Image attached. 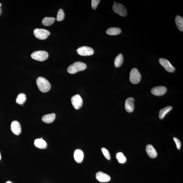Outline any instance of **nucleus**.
I'll list each match as a JSON object with an SVG mask.
<instances>
[{"instance_id": "nucleus-1", "label": "nucleus", "mask_w": 183, "mask_h": 183, "mask_svg": "<svg viewBox=\"0 0 183 183\" xmlns=\"http://www.w3.org/2000/svg\"><path fill=\"white\" fill-rule=\"evenodd\" d=\"M87 65L82 62H74L68 67L67 71L71 74H75L77 72L84 70L86 69Z\"/></svg>"}, {"instance_id": "nucleus-2", "label": "nucleus", "mask_w": 183, "mask_h": 183, "mask_svg": "<svg viewBox=\"0 0 183 183\" xmlns=\"http://www.w3.org/2000/svg\"><path fill=\"white\" fill-rule=\"evenodd\" d=\"M37 83L38 89L42 92H48L51 89L50 83L46 79L43 77H40L38 78L37 79Z\"/></svg>"}, {"instance_id": "nucleus-3", "label": "nucleus", "mask_w": 183, "mask_h": 183, "mask_svg": "<svg viewBox=\"0 0 183 183\" xmlns=\"http://www.w3.org/2000/svg\"><path fill=\"white\" fill-rule=\"evenodd\" d=\"M49 55L47 52L44 51H38L34 52L31 54V57L33 59L43 62L48 58Z\"/></svg>"}, {"instance_id": "nucleus-4", "label": "nucleus", "mask_w": 183, "mask_h": 183, "mask_svg": "<svg viewBox=\"0 0 183 183\" xmlns=\"http://www.w3.org/2000/svg\"><path fill=\"white\" fill-rule=\"evenodd\" d=\"M36 37L40 40L47 39L50 33L48 30L43 29H35L33 32Z\"/></svg>"}, {"instance_id": "nucleus-5", "label": "nucleus", "mask_w": 183, "mask_h": 183, "mask_svg": "<svg viewBox=\"0 0 183 183\" xmlns=\"http://www.w3.org/2000/svg\"><path fill=\"white\" fill-rule=\"evenodd\" d=\"M141 75L138 70L137 69L133 68L130 73V80L133 84H136L139 83L141 81Z\"/></svg>"}, {"instance_id": "nucleus-6", "label": "nucleus", "mask_w": 183, "mask_h": 183, "mask_svg": "<svg viewBox=\"0 0 183 183\" xmlns=\"http://www.w3.org/2000/svg\"><path fill=\"white\" fill-rule=\"evenodd\" d=\"M113 9L115 13L121 17H125L127 14V11L126 8L121 4L116 3L114 4L113 6Z\"/></svg>"}, {"instance_id": "nucleus-7", "label": "nucleus", "mask_w": 183, "mask_h": 183, "mask_svg": "<svg viewBox=\"0 0 183 183\" xmlns=\"http://www.w3.org/2000/svg\"><path fill=\"white\" fill-rule=\"evenodd\" d=\"M78 53L81 56H91L94 54L93 49L90 47L87 46L81 47L77 50Z\"/></svg>"}, {"instance_id": "nucleus-8", "label": "nucleus", "mask_w": 183, "mask_h": 183, "mask_svg": "<svg viewBox=\"0 0 183 183\" xmlns=\"http://www.w3.org/2000/svg\"><path fill=\"white\" fill-rule=\"evenodd\" d=\"M71 102L74 108L76 110H78L82 107L83 100L80 95L77 94L72 97Z\"/></svg>"}, {"instance_id": "nucleus-9", "label": "nucleus", "mask_w": 183, "mask_h": 183, "mask_svg": "<svg viewBox=\"0 0 183 183\" xmlns=\"http://www.w3.org/2000/svg\"><path fill=\"white\" fill-rule=\"evenodd\" d=\"M159 62L160 64L164 67L167 71L172 73L175 70V68L171 65L169 61L166 59L160 58Z\"/></svg>"}, {"instance_id": "nucleus-10", "label": "nucleus", "mask_w": 183, "mask_h": 183, "mask_svg": "<svg viewBox=\"0 0 183 183\" xmlns=\"http://www.w3.org/2000/svg\"><path fill=\"white\" fill-rule=\"evenodd\" d=\"M167 89L166 87L160 86L156 87L151 90V92L154 95L156 96H160L163 95L166 93Z\"/></svg>"}, {"instance_id": "nucleus-11", "label": "nucleus", "mask_w": 183, "mask_h": 183, "mask_svg": "<svg viewBox=\"0 0 183 183\" xmlns=\"http://www.w3.org/2000/svg\"><path fill=\"white\" fill-rule=\"evenodd\" d=\"M11 131L14 134L19 135L22 132L21 125L19 122L14 121L11 124Z\"/></svg>"}, {"instance_id": "nucleus-12", "label": "nucleus", "mask_w": 183, "mask_h": 183, "mask_svg": "<svg viewBox=\"0 0 183 183\" xmlns=\"http://www.w3.org/2000/svg\"><path fill=\"white\" fill-rule=\"evenodd\" d=\"M135 100L132 98H128L126 101L125 107L126 111L128 113H131L134 109Z\"/></svg>"}, {"instance_id": "nucleus-13", "label": "nucleus", "mask_w": 183, "mask_h": 183, "mask_svg": "<svg viewBox=\"0 0 183 183\" xmlns=\"http://www.w3.org/2000/svg\"><path fill=\"white\" fill-rule=\"evenodd\" d=\"M96 177L97 179L100 182H108L111 180L110 176L102 172H99L97 173Z\"/></svg>"}, {"instance_id": "nucleus-14", "label": "nucleus", "mask_w": 183, "mask_h": 183, "mask_svg": "<svg viewBox=\"0 0 183 183\" xmlns=\"http://www.w3.org/2000/svg\"><path fill=\"white\" fill-rule=\"evenodd\" d=\"M74 156L75 161L78 163H80L83 161L84 154L82 150L77 149L75 151Z\"/></svg>"}, {"instance_id": "nucleus-15", "label": "nucleus", "mask_w": 183, "mask_h": 183, "mask_svg": "<svg viewBox=\"0 0 183 183\" xmlns=\"http://www.w3.org/2000/svg\"><path fill=\"white\" fill-rule=\"evenodd\" d=\"M146 150L149 157L151 158H155L157 157V153L155 149L153 146L148 144L146 146Z\"/></svg>"}, {"instance_id": "nucleus-16", "label": "nucleus", "mask_w": 183, "mask_h": 183, "mask_svg": "<svg viewBox=\"0 0 183 183\" xmlns=\"http://www.w3.org/2000/svg\"><path fill=\"white\" fill-rule=\"evenodd\" d=\"M56 114L54 113L44 115L42 117V120L44 123H52L55 119Z\"/></svg>"}, {"instance_id": "nucleus-17", "label": "nucleus", "mask_w": 183, "mask_h": 183, "mask_svg": "<svg viewBox=\"0 0 183 183\" xmlns=\"http://www.w3.org/2000/svg\"><path fill=\"white\" fill-rule=\"evenodd\" d=\"M34 144L36 147L41 149H46L47 146V142L41 139H36Z\"/></svg>"}, {"instance_id": "nucleus-18", "label": "nucleus", "mask_w": 183, "mask_h": 183, "mask_svg": "<svg viewBox=\"0 0 183 183\" xmlns=\"http://www.w3.org/2000/svg\"><path fill=\"white\" fill-rule=\"evenodd\" d=\"M121 32V29L117 27L110 28L106 31V33L110 35H116L119 34Z\"/></svg>"}, {"instance_id": "nucleus-19", "label": "nucleus", "mask_w": 183, "mask_h": 183, "mask_svg": "<svg viewBox=\"0 0 183 183\" xmlns=\"http://www.w3.org/2000/svg\"><path fill=\"white\" fill-rule=\"evenodd\" d=\"M175 23L179 30L181 31H183V18L181 16L177 15L175 19Z\"/></svg>"}, {"instance_id": "nucleus-20", "label": "nucleus", "mask_w": 183, "mask_h": 183, "mask_svg": "<svg viewBox=\"0 0 183 183\" xmlns=\"http://www.w3.org/2000/svg\"><path fill=\"white\" fill-rule=\"evenodd\" d=\"M173 108L172 106H168L160 110L159 112V118L160 119L164 118L166 115Z\"/></svg>"}, {"instance_id": "nucleus-21", "label": "nucleus", "mask_w": 183, "mask_h": 183, "mask_svg": "<svg viewBox=\"0 0 183 183\" xmlns=\"http://www.w3.org/2000/svg\"><path fill=\"white\" fill-rule=\"evenodd\" d=\"M55 20V19L54 17H46L42 19V22L44 26H49L54 23Z\"/></svg>"}, {"instance_id": "nucleus-22", "label": "nucleus", "mask_w": 183, "mask_h": 183, "mask_svg": "<svg viewBox=\"0 0 183 183\" xmlns=\"http://www.w3.org/2000/svg\"><path fill=\"white\" fill-rule=\"evenodd\" d=\"M123 62V56L121 54H120L115 58L114 61L115 66L116 67H120Z\"/></svg>"}, {"instance_id": "nucleus-23", "label": "nucleus", "mask_w": 183, "mask_h": 183, "mask_svg": "<svg viewBox=\"0 0 183 183\" xmlns=\"http://www.w3.org/2000/svg\"><path fill=\"white\" fill-rule=\"evenodd\" d=\"M26 96L24 93H20L18 95L16 99V102L19 105H22L25 102Z\"/></svg>"}, {"instance_id": "nucleus-24", "label": "nucleus", "mask_w": 183, "mask_h": 183, "mask_svg": "<svg viewBox=\"0 0 183 183\" xmlns=\"http://www.w3.org/2000/svg\"><path fill=\"white\" fill-rule=\"evenodd\" d=\"M116 159L118 160L120 163L123 164L125 163L126 161V158L124 155L123 153L119 152L116 155Z\"/></svg>"}, {"instance_id": "nucleus-25", "label": "nucleus", "mask_w": 183, "mask_h": 183, "mask_svg": "<svg viewBox=\"0 0 183 183\" xmlns=\"http://www.w3.org/2000/svg\"><path fill=\"white\" fill-rule=\"evenodd\" d=\"M65 13L64 11L62 9H60L58 10L57 18H56V20L58 22L62 21V20L64 19L65 18Z\"/></svg>"}, {"instance_id": "nucleus-26", "label": "nucleus", "mask_w": 183, "mask_h": 183, "mask_svg": "<svg viewBox=\"0 0 183 183\" xmlns=\"http://www.w3.org/2000/svg\"><path fill=\"white\" fill-rule=\"evenodd\" d=\"M101 151L106 159L110 160L111 159V156L108 150L107 149L103 148L101 149Z\"/></svg>"}, {"instance_id": "nucleus-27", "label": "nucleus", "mask_w": 183, "mask_h": 183, "mask_svg": "<svg viewBox=\"0 0 183 183\" xmlns=\"http://www.w3.org/2000/svg\"><path fill=\"white\" fill-rule=\"evenodd\" d=\"M100 1L99 0H92L91 1V6L93 9L95 10Z\"/></svg>"}, {"instance_id": "nucleus-28", "label": "nucleus", "mask_w": 183, "mask_h": 183, "mask_svg": "<svg viewBox=\"0 0 183 183\" xmlns=\"http://www.w3.org/2000/svg\"><path fill=\"white\" fill-rule=\"evenodd\" d=\"M173 139L175 142L177 149L178 150H180L181 147V143L179 139H178L176 137H174Z\"/></svg>"}, {"instance_id": "nucleus-29", "label": "nucleus", "mask_w": 183, "mask_h": 183, "mask_svg": "<svg viewBox=\"0 0 183 183\" xmlns=\"http://www.w3.org/2000/svg\"><path fill=\"white\" fill-rule=\"evenodd\" d=\"M1 3H0V15H1Z\"/></svg>"}, {"instance_id": "nucleus-30", "label": "nucleus", "mask_w": 183, "mask_h": 183, "mask_svg": "<svg viewBox=\"0 0 183 183\" xmlns=\"http://www.w3.org/2000/svg\"><path fill=\"white\" fill-rule=\"evenodd\" d=\"M6 183H12L11 182H10L8 181V182H7Z\"/></svg>"}, {"instance_id": "nucleus-31", "label": "nucleus", "mask_w": 183, "mask_h": 183, "mask_svg": "<svg viewBox=\"0 0 183 183\" xmlns=\"http://www.w3.org/2000/svg\"><path fill=\"white\" fill-rule=\"evenodd\" d=\"M1 159V153H0V160Z\"/></svg>"}, {"instance_id": "nucleus-32", "label": "nucleus", "mask_w": 183, "mask_h": 183, "mask_svg": "<svg viewBox=\"0 0 183 183\" xmlns=\"http://www.w3.org/2000/svg\"><path fill=\"white\" fill-rule=\"evenodd\" d=\"M116 2H114V4H116Z\"/></svg>"}]
</instances>
